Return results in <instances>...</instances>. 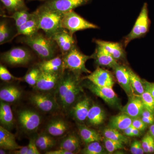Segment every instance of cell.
I'll list each match as a JSON object with an SVG mask.
<instances>
[{"mask_svg": "<svg viewBox=\"0 0 154 154\" xmlns=\"http://www.w3.org/2000/svg\"><path fill=\"white\" fill-rule=\"evenodd\" d=\"M36 138L30 139L28 145V151L27 154H39L38 149L36 143Z\"/></svg>", "mask_w": 154, "mask_h": 154, "instance_id": "41", "label": "cell"}, {"mask_svg": "<svg viewBox=\"0 0 154 154\" xmlns=\"http://www.w3.org/2000/svg\"><path fill=\"white\" fill-rule=\"evenodd\" d=\"M131 85L134 93L136 95H140L145 92L143 81L141 79L139 76L134 72L131 69L129 68ZM135 95V94H134Z\"/></svg>", "mask_w": 154, "mask_h": 154, "instance_id": "32", "label": "cell"}, {"mask_svg": "<svg viewBox=\"0 0 154 154\" xmlns=\"http://www.w3.org/2000/svg\"><path fill=\"white\" fill-rule=\"evenodd\" d=\"M103 135L105 138L112 140L120 142L123 144H127L128 142V140L126 136L122 134L119 130L114 128H105L103 132Z\"/></svg>", "mask_w": 154, "mask_h": 154, "instance_id": "33", "label": "cell"}, {"mask_svg": "<svg viewBox=\"0 0 154 154\" xmlns=\"http://www.w3.org/2000/svg\"><path fill=\"white\" fill-rule=\"evenodd\" d=\"M79 133L81 138L85 143L88 144L94 141H100L102 139L99 133L85 125H80Z\"/></svg>", "mask_w": 154, "mask_h": 154, "instance_id": "29", "label": "cell"}, {"mask_svg": "<svg viewBox=\"0 0 154 154\" xmlns=\"http://www.w3.org/2000/svg\"><path fill=\"white\" fill-rule=\"evenodd\" d=\"M150 135L149 134H146L142 140L141 144L143 148L144 153H149V148Z\"/></svg>", "mask_w": 154, "mask_h": 154, "instance_id": "43", "label": "cell"}, {"mask_svg": "<svg viewBox=\"0 0 154 154\" xmlns=\"http://www.w3.org/2000/svg\"><path fill=\"white\" fill-rule=\"evenodd\" d=\"M144 109L142 101L137 95L129 96V100L126 105L122 108V113H125L133 119L138 118Z\"/></svg>", "mask_w": 154, "mask_h": 154, "instance_id": "15", "label": "cell"}, {"mask_svg": "<svg viewBox=\"0 0 154 154\" xmlns=\"http://www.w3.org/2000/svg\"><path fill=\"white\" fill-rule=\"evenodd\" d=\"M92 0H47L42 5L49 10L64 14L85 5Z\"/></svg>", "mask_w": 154, "mask_h": 154, "instance_id": "10", "label": "cell"}, {"mask_svg": "<svg viewBox=\"0 0 154 154\" xmlns=\"http://www.w3.org/2000/svg\"><path fill=\"white\" fill-rule=\"evenodd\" d=\"M105 149L108 152L113 153L116 151L125 148L124 144L120 142L112 140L107 138H103Z\"/></svg>", "mask_w": 154, "mask_h": 154, "instance_id": "38", "label": "cell"}, {"mask_svg": "<svg viewBox=\"0 0 154 154\" xmlns=\"http://www.w3.org/2000/svg\"><path fill=\"white\" fill-rule=\"evenodd\" d=\"M56 140L48 134H39L36 138V143L38 149L41 151L48 150L55 145Z\"/></svg>", "mask_w": 154, "mask_h": 154, "instance_id": "30", "label": "cell"}, {"mask_svg": "<svg viewBox=\"0 0 154 154\" xmlns=\"http://www.w3.org/2000/svg\"><path fill=\"white\" fill-rule=\"evenodd\" d=\"M85 79L99 87L113 88L114 85V79L111 72L99 67Z\"/></svg>", "mask_w": 154, "mask_h": 154, "instance_id": "13", "label": "cell"}, {"mask_svg": "<svg viewBox=\"0 0 154 154\" xmlns=\"http://www.w3.org/2000/svg\"><path fill=\"white\" fill-rule=\"evenodd\" d=\"M105 117V111L98 105L91 106L88 112L87 120L88 123L93 126H98L104 122Z\"/></svg>", "mask_w": 154, "mask_h": 154, "instance_id": "26", "label": "cell"}, {"mask_svg": "<svg viewBox=\"0 0 154 154\" xmlns=\"http://www.w3.org/2000/svg\"><path fill=\"white\" fill-rule=\"evenodd\" d=\"M7 11L11 13L22 10H28L25 0H1Z\"/></svg>", "mask_w": 154, "mask_h": 154, "instance_id": "31", "label": "cell"}, {"mask_svg": "<svg viewBox=\"0 0 154 154\" xmlns=\"http://www.w3.org/2000/svg\"><path fill=\"white\" fill-rule=\"evenodd\" d=\"M7 150L5 149L1 148L0 149V154H7V152H6Z\"/></svg>", "mask_w": 154, "mask_h": 154, "instance_id": "55", "label": "cell"}, {"mask_svg": "<svg viewBox=\"0 0 154 154\" xmlns=\"http://www.w3.org/2000/svg\"><path fill=\"white\" fill-rule=\"evenodd\" d=\"M51 38L59 47L63 55L69 51L75 45L74 38L72 35L65 29L55 33Z\"/></svg>", "mask_w": 154, "mask_h": 154, "instance_id": "16", "label": "cell"}, {"mask_svg": "<svg viewBox=\"0 0 154 154\" xmlns=\"http://www.w3.org/2000/svg\"><path fill=\"white\" fill-rule=\"evenodd\" d=\"M69 129L68 124L61 119H55L48 122L46 128L47 133L52 137L63 135Z\"/></svg>", "mask_w": 154, "mask_h": 154, "instance_id": "22", "label": "cell"}, {"mask_svg": "<svg viewBox=\"0 0 154 154\" xmlns=\"http://www.w3.org/2000/svg\"><path fill=\"white\" fill-rule=\"evenodd\" d=\"M97 45L103 48L116 60L123 59L125 57L122 45L118 42H110L101 40H95Z\"/></svg>", "mask_w": 154, "mask_h": 154, "instance_id": "19", "label": "cell"}, {"mask_svg": "<svg viewBox=\"0 0 154 154\" xmlns=\"http://www.w3.org/2000/svg\"><path fill=\"white\" fill-rule=\"evenodd\" d=\"M11 30L5 21H1L0 24V44H3L9 41Z\"/></svg>", "mask_w": 154, "mask_h": 154, "instance_id": "39", "label": "cell"}, {"mask_svg": "<svg viewBox=\"0 0 154 154\" xmlns=\"http://www.w3.org/2000/svg\"><path fill=\"white\" fill-rule=\"evenodd\" d=\"M91 106V100L85 97L72 107V114L77 121L83 122L87 119Z\"/></svg>", "mask_w": 154, "mask_h": 154, "instance_id": "18", "label": "cell"}, {"mask_svg": "<svg viewBox=\"0 0 154 154\" xmlns=\"http://www.w3.org/2000/svg\"><path fill=\"white\" fill-rule=\"evenodd\" d=\"M33 57L30 51L21 47L14 48L1 55L2 60L12 66L26 65L30 63Z\"/></svg>", "mask_w": 154, "mask_h": 154, "instance_id": "7", "label": "cell"}, {"mask_svg": "<svg viewBox=\"0 0 154 154\" xmlns=\"http://www.w3.org/2000/svg\"><path fill=\"white\" fill-rule=\"evenodd\" d=\"M61 25L63 28L72 35L79 30L99 28L97 25L87 21L73 11L63 14Z\"/></svg>", "mask_w": 154, "mask_h": 154, "instance_id": "5", "label": "cell"}, {"mask_svg": "<svg viewBox=\"0 0 154 154\" xmlns=\"http://www.w3.org/2000/svg\"><path fill=\"white\" fill-rule=\"evenodd\" d=\"M80 147L79 139L74 134H71L67 136L61 141L60 144V148L66 150L74 154L79 149Z\"/></svg>", "mask_w": 154, "mask_h": 154, "instance_id": "28", "label": "cell"}, {"mask_svg": "<svg viewBox=\"0 0 154 154\" xmlns=\"http://www.w3.org/2000/svg\"><path fill=\"white\" fill-rule=\"evenodd\" d=\"M90 59H93V55L84 54L75 45L69 51L63 55L62 73L68 70L78 75L82 73H91L85 66L86 62Z\"/></svg>", "mask_w": 154, "mask_h": 154, "instance_id": "4", "label": "cell"}, {"mask_svg": "<svg viewBox=\"0 0 154 154\" xmlns=\"http://www.w3.org/2000/svg\"><path fill=\"white\" fill-rule=\"evenodd\" d=\"M134 127H133L132 125H131L129 127L127 128L126 129L123 130V133H124L125 135L128 137H131V133L133 130Z\"/></svg>", "mask_w": 154, "mask_h": 154, "instance_id": "51", "label": "cell"}, {"mask_svg": "<svg viewBox=\"0 0 154 154\" xmlns=\"http://www.w3.org/2000/svg\"><path fill=\"white\" fill-rule=\"evenodd\" d=\"M113 69L119 84L128 96L134 95L131 85L129 68L119 64Z\"/></svg>", "mask_w": 154, "mask_h": 154, "instance_id": "14", "label": "cell"}, {"mask_svg": "<svg viewBox=\"0 0 154 154\" xmlns=\"http://www.w3.org/2000/svg\"><path fill=\"white\" fill-rule=\"evenodd\" d=\"M132 120L133 119L129 116L121 113L111 118L109 127L118 130L123 131L131 125Z\"/></svg>", "mask_w": 154, "mask_h": 154, "instance_id": "27", "label": "cell"}, {"mask_svg": "<svg viewBox=\"0 0 154 154\" xmlns=\"http://www.w3.org/2000/svg\"><path fill=\"white\" fill-rule=\"evenodd\" d=\"M28 1H36V0H27ZM38 1H46L47 0H38Z\"/></svg>", "mask_w": 154, "mask_h": 154, "instance_id": "56", "label": "cell"}, {"mask_svg": "<svg viewBox=\"0 0 154 154\" xmlns=\"http://www.w3.org/2000/svg\"><path fill=\"white\" fill-rule=\"evenodd\" d=\"M142 117H154V113H152L149 110L144 109L141 114Z\"/></svg>", "mask_w": 154, "mask_h": 154, "instance_id": "50", "label": "cell"}, {"mask_svg": "<svg viewBox=\"0 0 154 154\" xmlns=\"http://www.w3.org/2000/svg\"><path fill=\"white\" fill-rule=\"evenodd\" d=\"M28 10L17 11L13 13V15L11 16L7 17L14 19L17 28H18L25 24L32 17V13H29Z\"/></svg>", "mask_w": 154, "mask_h": 154, "instance_id": "34", "label": "cell"}, {"mask_svg": "<svg viewBox=\"0 0 154 154\" xmlns=\"http://www.w3.org/2000/svg\"><path fill=\"white\" fill-rule=\"evenodd\" d=\"M41 71L37 66L30 69L24 77V80L29 85L34 87L38 79Z\"/></svg>", "mask_w": 154, "mask_h": 154, "instance_id": "35", "label": "cell"}, {"mask_svg": "<svg viewBox=\"0 0 154 154\" xmlns=\"http://www.w3.org/2000/svg\"><path fill=\"white\" fill-rule=\"evenodd\" d=\"M46 154H74L72 152H69L66 150L60 149L53 151H48L45 152Z\"/></svg>", "mask_w": 154, "mask_h": 154, "instance_id": "45", "label": "cell"}, {"mask_svg": "<svg viewBox=\"0 0 154 154\" xmlns=\"http://www.w3.org/2000/svg\"><path fill=\"white\" fill-rule=\"evenodd\" d=\"M22 91L16 86L10 85L5 86L0 90L1 101L7 103H14L22 98Z\"/></svg>", "mask_w": 154, "mask_h": 154, "instance_id": "21", "label": "cell"}, {"mask_svg": "<svg viewBox=\"0 0 154 154\" xmlns=\"http://www.w3.org/2000/svg\"><path fill=\"white\" fill-rule=\"evenodd\" d=\"M18 119L22 129L28 133L36 132L41 124V116L31 109L20 110L18 113Z\"/></svg>", "mask_w": 154, "mask_h": 154, "instance_id": "8", "label": "cell"}, {"mask_svg": "<svg viewBox=\"0 0 154 154\" xmlns=\"http://www.w3.org/2000/svg\"><path fill=\"white\" fill-rule=\"evenodd\" d=\"M39 30L38 20L35 12L32 13V17L22 26L17 28V33L15 36L22 35L25 36H30L38 33Z\"/></svg>", "mask_w": 154, "mask_h": 154, "instance_id": "23", "label": "cell"}, {"mask_svg": "<svg viewBox=\"0 0 154 154\" xmlns=\"http://www.w3.org/2000/svg\"><path fill=\"white\" fill-rule=\"evenodd\" d=\"M38 27L44 31L46 36L51 38L53 35L62 30L61 22L63 14L40 6L35 11Z\"/></svg>", "mask_w": 154, "mask_h": 154, "instance_id": "2", "label": "cell"}, {"mask_svg": "<svg viewBox=\"0 0 154 154\" xmlns=\"http://www.w3.org/2000/svg\"><path fill=\"white\" fill-rule=\"evenodd\" d=\"M0 79L5 82H10L12 81H19L21 80L20 78H17L14 76L5 67L1 65L0 66Z\"/></svg>", "mask_w": 154, "mask_h": 154, "instance_id": "40", "label": "cell"}, {"mask_svg": "<svg viewBox=\"0 0 154 154\" xmlns=\"http://www.w3.org/2000/svg\"><path fill=\"white\" fill-rule=\"evenodd\" d=\"M131 125L134 128L142 131L146 129L147 125L142 121L141 118L138 117L133 119Z\"/></svg>", "mask_w": 154, "mask_h": 154, "instance_id": "42", "label": "cell"}, {"mask_svg": "<svg viewBox=\"0 0 154 154\" xmlns=\"http://www.w3.org/2000/svg\"><path fill=\"white\" fill-rule=\"evenodd\" d=\"M144 153V152L143 148L142 146L141 142L140 141L139 144L136 154H143Z\"/></svg>", "mask_w": 154, "mask_h": 154, "instance_id": "53", "label": "cell"}, {"mask_svg": "<svg viewBox=\"0 0 154 154\" xmlns=\"http://www.w3.org/2000/svg\"><path fill=\"white\" fill-rule=\"evenodd\" d=\"M23 43L28 45L43 60L54 57L56 51L55 42L38 32L32 36L22 38Z\"/></svg>", "mask_w": 154, "mask_h": 154, "instance_id": "3", "label": "cell"}, {"mask_svg": "<svg viewBox=\"0 0 154 154\" xmlns=\"http://www.w3.org/2000/svg\"><path fill=\"white\" fill-rule=\"evenodd\" d=\"M100 141H94L88 143L85 149H83L82 153L85 154H107Z\"/></svg>", "mask_w": 154, "mask_h": 154, "instance_id": "36", "label": "cell"}, {"mask_svg": "<svg viewBox=\"0 0 154 154\" xmlns=\"http://www.w3.org/2000/svg\"><path fill=\"white\" fill-rule=\"evenodd\" d=\"M145 91L149 92L154 98V83L143 81Z\"/></svg>", "mask_w": 154, "mask_h": 154, "instance_id": "44", "label": "cell"}, {"mask_svg": "<svg viewBox=\"0 0 154 154\" xmlns=\"http://www.w3.org/2000/svg\"><path fill=\"white\" fill-rule=\"evenodd\" d=\"M29 99L32 105L45 113L53 112L60 108L55 96L46 92L33 94Z\"/></svg>", "mask_w": 154, "mask_h": 154, "instance_id": "9", "label": "cell"}, {"mask_svg": "<svg viewBox=\"0 0 154 154\" xmlns=\"http://www.w3.org/2000/svg\"><path fill=\"white\" fill-rule=\"evenodd\" d=\"M149 151V153H153L154 152V139L151 135L150 137Z\"/></svg>", "mask_w": 154, "mask_h": 154, "instance_id": "49", "label": "cell"}, {"mask_svg": "<svg viewBox=\"0 0 154 154\" xmlns=\"http://www.w3.org/2000/svg\"><path fill=\"white\" fill-rule=\"evenodd\" d=\"M147 4L145 3L130 33L124 38V46L126 47L131 41L145 36L150 27Z\"/></svg>", "mask_w": 154, "mask_h": 154, "instance_id": "6", "label": "cell"}, {"mask_svg": "<svg viewBox=\"0 0 154 154\" xmlns=\"http://www.w3.org/2000/svg\"><path fill=\"white\" fill-rule=\"evenodd\" d=\"M62 72L51 73L42 72L34 88L38 91L47 92L57 87Z\"/></svg>", "mask_w": 154, "mask_h": 154, "instance_id": "12", "label": "cell"}, {"mask_svg": "<svg viewBox=\"0 0 154 154\" xmlns=\"http://www.w3.org/2000/svg\"><path fill=\"white\" fill-rule=\"evenodd\" d=\"M37 66L42 72H62L63 57L58 56L50 59L43 60L39 63Z\"/></svg>", "mask_w": 154, "mask_h": 154, "instance_id": "25", "label": "cell"}, {"mask_svg": "<svg viewBox=\"0 0 154 154\" xmlns=\"http://www.w3.org/2000/svg\"><path fill=\"white\" fill-rule=\"evenodd\" d=\"M90 82L87 84L86 87L92 93L103 99L104 102L110 106H119L120 101L113 88L99 87Z\"/></svg>", "mask_w": 154, "mask_h": 154, "instance_id": "11", "label": "cell"}, {"mask_svg": "<svg viewBox=\"0 0 154 154\" xmlns=\"http://www.w3.org/2000/svg\"><path fill=\"white\" fill-rule=\"evenodd\" d=\"M28 146H22L21 148L19 149L14 151V153L16 154H27L28 151Z\"/></svg>", "mask_w": 154, "mask_h": 154, "instance_id": "47", "label": "cell"}, {"mask_svg": "<svg viewBox=\"0 0 154 154\" xmlns=\"http://www.w3.org/2000/svg\"><path fill=\"white\" fill-rule=\"evenodd\" d=\"M142 121L147 125H151L154 123V117H141Z\"/></svg>", "mask_w": 154, "mask_h": 154, "instance_id": "48", "label": "cell"}, {"mask_svg": "<svg viewBox=\"0 0 154 154\" xmlns=\"http://www.w3.org/2000/svg\"><path fill=\"white\" fill-rule=\"evenodd\" d=\"M62 73L55 94V98L60 108L66 112L75 102L82 91L79 82V76L69 71Z\"/></svg>", "mask_w": 154, "mask_h": 154, "instance_id": "1", "label": "cell"}, {"mask_svg": "<svg viewBox=\"0 0 154 154\" xmlns=\"http://www.w3.org/2000/svg\"><path fill=\"white\" fill-rule=\"evenodd\" d=\"M149 134L154 139V123L151 125L149 127Z\"/></svg>", "mask_w": 154, "mask_h": 154, "instance_id": "54", "label": "cell"}, {"mask_svg": "<svg viewBox=\"0 0 154 154\" xmlns=\"http://www.w3.org/2000/svg\"><path fill=\"white\" fill-rule=\"evenodd\" d=\"M0 147L1 148L11 151L22 147L17 143L14 134L2 125L0 126Z\"/></svg>", "mask_w": 154, "mask_h": 154, "instance_id": "20", "label": "cell"}, {"mask_svg": "<svg viewBox=\"0 0 154 154\" xmlns=\"http://www.w3.org/2000/svg\"><path fill=\"white\" fill-rule=\"evenodd\" d=\"M141 132L139 130L136 128H134L133 130L132 133H131V137H139L140 136Z\"/></svg>", "mask_w": 154, "mask_h": 154, "instance_id": "52", "label": "cell"}, {"mask_svg": "<svg viewBox=\"0 0 154 154\" xmlns=\"http://www.w3.org/2000/svg\"><path fill=\"white\" fill-rule=\"evenodd\" d=\"M140 141L138 140H135L134 141L131 143V146L130 150L131 153L133 154H136L137 151L138 147Z\"/></svg>", "mask_w": 154, "mask_h": 154, "instance_id": "46", "label": "cell"}, {"mask_svg": "<svg viewBox=\"0 0 154 154\" xmlns=\"http://www.w3.org/2000/svg\"><path fill=\"white\" fill-rule=\"evenodd\" d=\"M138 96L140 97L142 101L144 109L154 113V97L146 91H145L143 94Z\"/></svg>", "mask_w": 154, "mask_h": 154, "instance_id": "37", "label": "cell"}, {"mask_svg": "<svg viewBox=\"0 0 154 154\" xmlns=\"http://www.w3.org/2000/svg\"><path fill=\"white\" fill-rule=\"evenodd\" d=\"M93 56L98 65L113 69L119 64L117 60L99 45H97Z\"/></svg>", "mask_w": 154, "mask_h": 154, "instance_id": "17", "label": "cell"}, {"mask_svg": "<svg viewBox=\"0 0 154 154\" xmlns=\"http://www.w3.org/2000/svg\"><path fill=\"white\" fill-rule=\"evenodd\" d=\"M0 122L2 126L10 130L14 125L13 112L8 103L1 101L0 104Z\"/></svg>", "mask_w": 154, "mask_h": 154, "instance_id": "24", "label": "cell"}]
</instances>
